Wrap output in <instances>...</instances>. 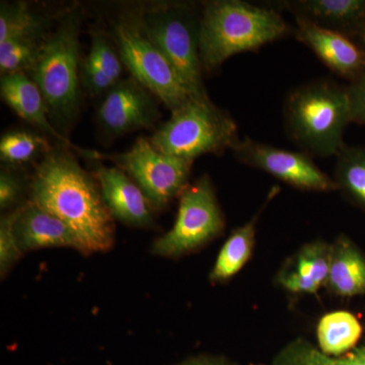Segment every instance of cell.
Wrapping results in <instances>:
<instances>
[{
    "mask_svg": "<svg viewBox=\"0 0 365 365\" xmlns=\"http://www.w3.org/2000/svg\"><path fill=\"white\" fill-rule=\"evenodd\" d=\"M67 150H52L38 163L31 179L30 201L66 222L86 255L105 253L115 244V220L95 178Z\"/></svg>",
    "mask_w": 365,
    "mask_h": 365,
    "instance_id": "1",
    "label": "cell"
},
{
    "mask_svg": "<svg viewBox=\"0 0 365 365\" xmlns=\"http://www.w3.org/2000/svg\"><path fill=\"white\" fill-rule=\"evenodd\" d=\"M289 32L273 7L242 0H213L202 6L199 51L204 72L215 71L227 59L281 39Z\"/></svg>",
    "mask_w": 365,
    "mask_h": 365,
    "instance_id": "2",
    "label": "cell"
},
{
    "mask_svg": "<svg viewBox=\"0 0 365 365\" xmlns=\"http://www.w3.org/2000/svg\"><path fill=\"white\" fill-rule=\"evenodd\" d=\"M284 117L288 133L304 153L336 157L352 122L347 91L328 79L300 86L288 95Z\"/></svg>",
    "mask_w": 365,
    "mask_h": 365,
    "instance_id": "3",
    "label": "cell"
},
{
    "mask_svg": "<svg viewBox=\"0 0 365 365\" xmlns=\"http://www.w3.org/2000/svg\"><path fill=\"white\" fill-rule=\"evenodd\" d=\"M81 11L72 9L46 38L30 78L42 93L54 126H71L81 108ZM28 74V73H26Z\"/></svg>",
    "mask_w": 365,
    "mask_h": 365,
    "instance_id": "4",
    "label": "cell"
},
{
    "mask_svg": "<svg viewBox=\"0 0 365 365\" xmlns=\"http://www.w3.org/2000/svg\"><path fill=\"white\" fill-rule=\"evenodd\" d=\"M135 14L143 32L174 67L192 98L210 100L199 51L200 14L187 4H158Z\"/></svg>",
    "mask_w": 365,
    "mask_h": 365,
    "instance_id": "5",
    "label": "cell"
},
{
    "mask_svg": "<svg viewBox=\"0 0 365 365\" xmlns=\"http://www.w3.org/2000/svg\"><path fill=\"white\" fill-rule=\"evenodd\" d=\"M170 113L150 139L165 155L194 162L201 155L232 150L240 139L235 120L210 100L192 98Z\"/></svg>",
    "mask_w": 365,
    "mask_h": 365,
    "instance_id": "6",
    "label": "cell"
},
{
    "mask_svg": "<svg viewBox=\"0 0 365 365\" xmlns=\"http://www.w3.org/2000/svg\"><path fill=\"white\" fill-rule=\"evenodd\" d=\"M114 37L124 66L132 78L150 91L170 112L191 101L174 67L141 30L136 14L114 24Z\"/></svg>",
    "mask_w": 365,
    "mask_h": 365,
    "instance_id": "7",
    "label": "cell"
},
{
    "mask_svg": "<svg viewBox=\"0 0 365 365\" xmlns=\"http://www.w3.org/2000/svg\"><path fill=\"white\" fill-rule=\"evenodd\" d=\"M174 227L158 237L151 253L163 258H179L202 248L222 234L225 216L208 175L182 192Z\"/></svg>",
    "mask_w": 365,
    "mask_h": 365,
    "instance_id": "8",
    "label": "cell"
},
{
    "mask_svg": "<svg viewBox=\"0 0 365 365\" xmlns=\"http://www.w3.org/2000/svg\"><path fill=\"white\" fill-rule=\"evenodd\" d=\"M90 160H111L124 170L148 198L151 207L163 209L188 186L192 160L165 155L150 139L139 137L130 150L116 155L91 150Z\"/></svg>",
    "mask_w": 365,
    "mask_h": 365,
    "instance_id": "9",
    "label": "cell"
},
{
    "mask_svg": "<svg viewBox=\"0 0 365 365\" xmlns=\"http://www.w3.org/2000/svg\"><path fill=\"white\" fill-rule=\"evenodd\" d=\"M230 150L244 165L263 170L294 188L312 192L338 190L334 179L319 170L304 151L282 150L249 136L240 138Z\"/></svg>",
    "mask_w": 365,
    "mask_h": 365,
    "instance_id": "10",
    "label": "cell"
},
{
    "mask_svg": "<svg viewBox=\"0 0 365 365\" xmlns=\"http://www.w3.org/2000/svg\"><path fill=\"white\" fill-rule=\"evenodd\" d=\"M97 117L103 130L117 136L155 128L160 114L155 96L131 76L106 93Z\"/></svg>",
    "mask_w": 365,
    "mask_h": 365,
    "instance_id": "11",
    "label": "cell"
},
{
    "mask_svg": "<svg viewBox=\"0 0 365 365\" xmlns=\"http://www.w3.org/2000/svg\"><path fill=\"white\" fill-rule=\"evenodd\" d=\"M14 230L24 254L42 249L71 248L86 255L83 242L66 222L32 201L16 207Z\"/></svg>",
    "mask_w": 365,
    "mask_h": 365,
    "instance_id": "12",
    "label": "cell"
},
{
    "mask_svg": "<svg viewBox=\"0 0 365 365\" xmlns=\"http://www.w3.org/2000/svg\"><path fill=\"white\" fill-rule=\"evenodd\" d=\"M93 176L114 220L131 227H153V207L138 185L124 170L98 165Z\"/></svg>",
    "mask_w": 365,
    "mask_h": 365,
    "instance_id": "13",
    "label": "cell"
},
{
    "mask_svg": "<svg viewBox=\"0 0 365 365\" xmlns=\"http://www.w3.org/2000/svg\"><path fill=\"white\" fill-rule=\"evenodd\" d=\"M297 39L342 78L353 81L365 71V53L344 34L322 28L311 21L295 19Z\"/></svg>",
    "mask_w": 365,
    "mask_h": 365,
    "instance_id": "14",
    "label": "cell"
},
{
    "mask_svg": "<svg viewBox=\"0 0 365 365\" xmlns=\"http://www.w3.org/2000/svg\"><path fill=\"white\" fill-rule=\"evenodd\" d=\"M0 93L2 100L21 119L51 136L63 148H73L79 155H85L86 150L74 145L50 121L49 112L42 93L25 72L1 76Z\"/></svg>",
    "mask_w": 365,
    "mask_h": 365,
    "instance_id": "15",
    "label": "cell"
},
{
    "mask_svg": "<svg viewBox=\"0 0 365 365\" xmlns=\"http://www.w3.org/2000/svg\"><path fill=\"white\" fill-rule=\"evenodd\" d=\"M274 6L294 14L295 19L348 36L365 28V0H294L274 2Z\"/></svg>",
    "mask_w": 365,
    "mask_h": 365,
    "instance_id": "16",
    "label": "cell"
},
{
    "mask_svg": "<svg viewBox=\"0 0 365 365\" xmlns=\"http://www.w3.org/2000/svg\"><path fill=\"white\" fill-rule=\"evenodd\" d=\"M332 245L314 241L304 245L277 276L280 287L292 294H316L330 271Z\"/></svg>",
    "mask_w": 365,
    "mask_h": 365,
    "instance_id": "17",
    "label": "cell"
},
{
    "mask_svg": "<svg viewBox=\"0 0 365 365\" xmlns=\"http://www.w3.org/2000/svg\"><path fill=\"white\" fill-rule=\"evenodd\" d=\"M326 287L341 297L365 295V255L344 235H341L332 244Z\"/></svg>",
    "mask_w": 365,
    "mask_h": 365,
    "instance_id": "18",
    "label": "cell"
},
{
    "mask_svg": "<svg viewBox=\"0 0 365 365\" xmlns=\"http://www.w3.org/2000/svg\"><path fill=\"white\" fill-rule=\"evenodd\" d=\"M258 215L250 222L235 228L222 247L212 270L209 274L211 283H223L232 279L253 255L256 244V225Z\"/></svg>",
    "mask_w": 365,
    "mask_h": 365,
    "instance_id": "19",
    "label": "cell"
},
{
    "mask_svg": "<svg viewBox=\"0 0 365 365\" xmlns=\"http://www.w3.org/2000/svg\"><path fill=\"white\" fill-rule=\"evenodd\" d=\"M362 331L359 319L350 312L335 311L324 314L317 327L319 349L330 356H342L356 348Z\"/></svg>",
    "mask_w": 365,
    "mask_h": 365,
    "instance_id": "20",
    "label": "cell"
},
{
    "mask_svg": "<svg viewBox=\"0 0 365 365\" xmlns=\"http://www.w3.org/2000/svg\"><path fill=\"white\" fill-rule=\"evenodd\" d=\"M272 365H365V341L342 356L334 357L302 338H297L280 350Z\"/></svg>",
    "mask_w": 365,
    "mask_h": 365,
    "instance_id": "21",
    "label": "cell"
},
{
    "mask_svg": "<svg viewBox=\"0 0 365 365\" xmlns=\"http://www.w3.org/2000/svg\"><path fill=\"white\" fill-rule=\"evenodd\" d=\"M336 158L334 181L338 190L365 210V148L344 144Z\"/></svg>",
    "mask_w": 365,
    "mask_h": 365,
    "instance_id": "22",
    "label": "cell"
},
{
    "mask_svg": "<svg viewBox=\"0 0 365 365\" xmlns=\"http://www.w3.org/2000/svg\"><path fill=\"white\" fill-rule=\"evenodd\" d=\"M47 38V37H46ZM44 35L14 38L0 44L1 76L30 72L39 58L46 40Z\"/></svg>",
    "mask_w": 365,
    "mask_h": 365,
    "instance_id": "23",
    "label": "cell"
},
{
    "mask_svg": "<svg viewBox=\"0 0 365 365\" xmlns=\"http://www.w3.org/2000/svg\"><path fill=\"white\" fill-rule=\"evenodd\" d=\"M52 150L47 139L30 131L9 132L0 140V158L9 165H25Z\"/></svg>",
    "mask_w": 365,
    "mask_h": 365,
    "instance_id": "24",
    "label": "cell"
},
{
    "mask_svg": "<svg viewBox=\"0 0 365 365\" xmlns=\"http://www.w3.org/2000/svg\"><path fill=\"white\" fill-rule=\"evenodd\" d=\"M43 21L24 2L0 6V44L14 38L44 35Z\"/></svg>",
    "mask_w": 365,
    "mask_h": 365,
    "instance_id": "25",
    "label": "cell"
},
{
    "mask_svg": "<svg viewBox=\"0 0 365 365\" xmlns=\"http://www.w3.org/2000/svg\"><path fill=\"white\" fill-rule=\"evenodd\" d=\"M88 58L97 64L105 73L115 81H121L123 72V62L120 56L117 44L103 30H93L91 45Z\"/></svg>",
    "mask_w": 365,
    "mask_h": 365,
    "instance_id": "26",
    "label": "cell"
},
{
    "mask_svg": "<svg viewBox=\"0 0 365 365\" xmlns=\"http://www.w3.org/2000/svg\"><path fill=\"white\" fill-rule=\"evenodd\" d=\"M14 218L16 209L2 215L0 220V274L2 278L6 277L24 255L14 235Z\"/></svg>",
    "mask_w": 365,
    "mask_h": 365,
    "instance_id": "27",
    "label": "cell"
},
{
    "mask_svg": "<svg viewBox=\"0 0 365 365\" xmlns=\"http://www.w3.org/2000/svg\"><path fill=\"white\" fill-rule=\"evenodd\" d=\"M81 85L91 96L107 93L117 83L88 58L81 61Z\"/></svg>",
    "mask_w": 365,
    "mask_h": 365,
    "instance_id": "28",
    "label": "cell"
},
{
    "mask_svg": "<svg viewBox=\"0 0 365 365\" xmlns=\"http://www.w3.org/2000/svg\"><path fill=\"white\" fill-rule=\"evenodd\" d=\"M23 191L21 177L11 170H2L0 174V209L14 208L20 202Z\"/></svg>",
    "mask_w": 365,
    "mask_h": 365,
    "instance_id": "29",
    "label": "cell"
},
{
    "mask_svg": "<svg viewBox=\"0 0 365 365\" xmlns=\"http://www.w3.org/2000/svg\"><path fill=\"white\" fill-rule=\"evenodd\" d=\"M349 98L352 122L365 125V71L346 86Z\"/></svg>",
    "mask_w": 365,
    "mask_h": 365,
    "instance_id": "30",
    "label": "cell"
},
{
    "mask_svg": "<svg viewBox=\"0 0 365 365\" xmlns=\"http://www.w3.org/2000/svg\"><path fill=\"white\" fill-rule=\"evenodd\" d=\"M180 365H232L222 357L200 356L192 359Z\"/></svg>",
    "mask_w": 365,
    "mask_h": 365,
    "instance_id": "31",
    "label": "cell"
},
{
    "mask_svg": "<svg viewBox=\"0 0 365 365\" xmlns=\"http://www.w3.org/2000/svg\"><path fill=\"white\" fill-rule=\"evenodd\" d=\"M360 38H361V42H362V49H364V51L365 53V28L364 30H362V32L360 33Z\"/></svg>",
    "mask_w": 365,
    "mask_h": 365,
    "instance_id": "32",
    "label": "cell"
}]
</instances>
